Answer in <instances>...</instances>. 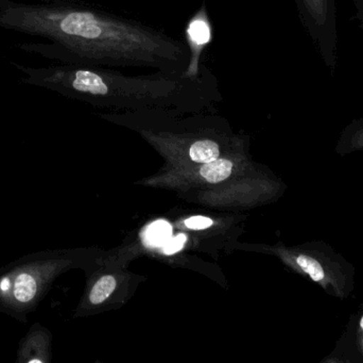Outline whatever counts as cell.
I'll return each mask as SVG.
<instances>
[{
  "mask_svg": "<svg viewBox=\"0 0 363 363\" xmlns=\"http://www.w3.org/2000/svg\"><path fill=\"white\" fill-rule=\"evenodd\" d=\"M116 288V279L110 275L101 277L91 288L89 300L91 305H99L106 302Z\"/></svg>",
  "mask_w": 363,
  "mask_h": 363,
  "instance_id": "8fae6325",
  "label": "cell"
},
{
  "mask_svg": "<svg viewBox=\"0 0 363 363\" xmlns=\"http://www.w3.org/2000/svg\"><path fill=\"white\" fill-rule=\"evenodd\" d=\"M219 155V145L216 141L208 140V139L196 141L189 148L190 159L198 163L213 161L218 159Z\"/></svg>",
  "mask_w": 363,
  "mask_h": 363,
  "instance_id": "9c48e42d",
  "label": "cell"
},
{
  "mask_svg": "<svg viewBox=\"0 0 363 363\" xmlns=\"http://www.w3.org/2000/svg\"><path fill=\"white\" fill-rule=\"evenodd\" d=\"M356 9V18L363 28V0H353Z\"/></svg>",
  "mask_w": 363,
  "mask_h": 363,
  "instance_id": "2e32d148",
  "label": "cell"
},
{
  "mask_svg": "<svg viewBox=\"0 0 363 363\" xmlns=\"http://www.w3.org/2000/svg\"><path fill=\"white\" fill-rule=\"evenodd\" d=\"M211 224H213V221L208 217H194L185 221V225L194 230L206 229V228L211 227Z\"/></svg>",
  "mask_w": 363,
  "mask_h": 363,
  "instance_id": "5bb4252c",
  "label": "cell"
},
{
  "mask_svg": "<svg viewBox=\"0 0 363 363\" xmlns=\"http://www.w3.org/2000/svg\"><path fill=\"white\" fill-rule=\"evenodd\" d=\"M283 256L290 266L318 283L330 296L345 300L353 291L354 269L325 243L285 251Z\"/></svg>",
  "mask_w": 363,
  "mask_h": 363,
  "instance_id": "277c9868",
  "label": "cell"
},
{
  "mask_svg": "<svg viewBox=\"0 0 363 363\" xmlns=\"http://www.w3.org/2000/svg\"><path fill=\"white\" fill-rule=\"evenodd\" d=\"M172 226L165 221H157L149 226L146 241L150 246H163L172 238Z\"/></svg>",
  "mask_w": 363,
  "mask_h": 363,
  "instance_id": "7c38bea8",
  "label": "cell"
},
{
  "mask_svg": "<svg viewBox=\"0 0 363 363\" xmlns=\"http://www.w3.org/2000/svg\"><path fill=\"white\" fill-rule=\"evenodd\" d=\"M187 33L189 40L188 46L191 53L189 68L198 70L203 66L200 62V47L206 46L211 38V28L205 11L198 13L196 16L191 19L188 26Z\"/></svg>",
  "mask_w": 363,
  "mask_h": 363,
  "instance_id": "52a82bcc",
  "label": "cell"
},
{
  "mask_svg": "<svg viewBox=\"0 0 363 363\" xmlns=\"http://www.w3.org/2000/svg\"><path fill=\"white\" fill-rule=\"evenodd\" d=\"M233 163L225 159H216L204 163L201 168L200 174L208 183H217L225 180L230 176Z\"/></svg>",
  "mask_w": 363,
  "mask_h": 363,
  "instance_id": "30bf717a",
  "label": "cell"
},
{
  "mask_svg": "<svg viewBox=\"0 0 363 363\" xmlns=\"http://www.w3.org/2000/svg\"><path fill=\"white\" fill-rule=\"evenodd\" d=\"M301 21L330 70L338 60L336 0H294Z\"/></svg>",
  "mask_w": 363,
  "mask_h": 363,
  "instance_id": "5b68a950",
  "label": "cell"
},
{
  "mask_svg": "<svg viewBox=\"0 0 363 363\" xmlns=\"http://www.w3.org/2000/svg\"><path fill=\"white\" fill-rule=\"evenodd\" d=\"M186 242V236L184 234H179V236L174 237V238H170L165 244L163 245V251L166 255H172V254L177 253V251H181L184 247V244Z\"/></svg>",
  "mask_w": 363,
  "mask_h": 363,
  "instance_id": "4fadbf2b",
  "label": "cell"
},
{
  "mask_svg": "<svg viewBox=\"0 0 363 363\" xmlns=\"http://www.w3.org/2000/svg\"><path fill=\"white\" fill-rule=\"evenodd\" d=\"M357 347L358 351L363 356V315L360 318L359 325H358Z\"/></svg>",
  "mask_w": 363,
  "mask_h": 363,
  "instance_id": "9a60e30c",
  "label": "cell"
},
{
  "mask_svg": "<svg viewBox=\"0 0 363 363\" xmlns=\"http://www.w3.org/2000/svg\"><path fill=\"white\" fill-rule=\"evenodd\" d=\"M17 363H48L51 359V335L40 323L30 328L19 343Z\"/></svg>",
  "mask_w": 363,
  "mask_h": 363,
  "instance_id": "8992f818",
  "label": "cell"
},
{
  "mask_svg": "<svg viewBox=\"0 0 363 363\" xmlns=\"http://www.w3.org/2000/svg\"><path fill=\"white\" fill-rule=\"evenodd\" d=\"M67 261L57 251H38L0 269V313L19 322L40 304Z\"/></svg>",
  "mask_w": 363,
  "mask_h": 363,
  "instance_id": "3957f363",
  "label": "cell"
},
{
  "mask_svg": "<svg viewBox=\"0 0 363 363\" xmlns=\"http://www.w3.org/2000/svg\"><path fill=\"white\" fill-rule=\"evenodd\" d=\"M23 81L94 106L138 112L200 110L223 99L215 75L203 65L199 70L125 75L121 70L76 64L27 67Z\"/></svg>",
  "mask_w": 363,
  "mask_h": 363,
  "instance_id": "7a4b0ae2",
  "label": "cell"
},
{
  "mask_svg": "<svg viewBox=\"0 0 363 363\" xmlns=\"http://www.w3.org/2000/svg\"><path fill=\"white\" fill-rule=\"evenodd\" d=\"M0 27L47 38L49 44L21 48L65 64L177 72L187 70L191 58L188 44L160 30L65 2L1 1Z\"/></svg>",
  "mask_w": 363,
  "mask_h": 363,
  "instance_id": "6da1fadb",
  "label": "cell"
},
{
  "mask_svg": "<svg viewBox=\"0 0 363 363\" xmlns=\"http://www.w3.org/2000/svg\"><path fill=\"white\" fill-rule=\"evenodd\" d=\"M363 151V117L354 119L341 132L336 145V153L340 156Z\"/></svg>",
  "mask_w": 363,
  "mask_h": 363,
  "instance_id": "ba28073f",
  "label": "cell"
}]
</instances>
